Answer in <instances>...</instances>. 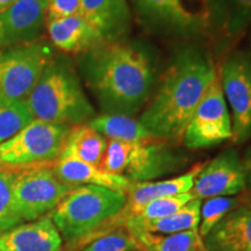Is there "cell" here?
<instances>
[{
  "label": "cell",
  "mask_w": 251,
  "mask_h": 251,
  "mask_svg": "<svg viewBox=\"0 0 251 251\" xmlns=\"http://www.w3.org/2000/svg\"><path fill=\"white\" fill-rule=\"evenodd\" d=\"M78 75L105 114L134 117L156 83L152 52L140 42H101L79 55Z\"/></svg>",
  "instance_id": "cell-1"
},
{
  "label": "cell",
  "mask_w": 251,
  "mask_h": 251,
  "mask_svg": "<svg viewBox=\"0 0 251 251\" xmlns=\"http://www.w3.org/2000/svg\"><path fill=\"white\" fill-rule=\"evenodd\" d=\"M218 70L211 54L197 43H186L175 51L140 122L152 137L181 140L203 94Z\"/></svg>",
  "instance_id": "cell-2"
},
{
  "label": "cell",
  "mask_w": 251,
  "mask_h": 251,
  "mask_svg": "<svg viewBox=\"0 0 251 251\" xmlns=\"http://www.w3.org/2000/svg\"><path fill=\"white\" fill-rule=\"evenodd\" d=\"M26 102L34 119L69 127L87 125L97 115L78 71L63 56H54Z\"/></svg>",
  "instance_id": "cell-3"
},
{
  "label": "cell",
  "mask_w": 251,
  "mask_h": 251,
  "mask_svg": "<svg viewBox=\"0 0 251 251\" xmlns=\"http://www.w3.org/2000/svg\"><path fill=\"white\" fill-rule=\"evenodd\" d=\"M125 202L126 194L94 185H80L72 188L49 215L63 242L79 249L101 233L124 208Z\"/></svg>",
  "instance_id": "cell-4"
},
{
  "label": "cell",
  "mask_w": 251,
  "mask_h": 251,
  "mask_svg": "<svg viewBox=\"0 0 251 251\" xmlns=\"http://www.w3.org/2000/svg\"><path fill=\"white\" fill-rule=\"evenodd\" d=\"M140 23L159 35L198 39L208 33L207 0H130Z\"/></svg>",
  "instance_id": "cell-5"
},
{
  "label": "cell",
  "mask_w": 251,
  "mask_h": 251,
  "mask_svg": "<svg viewBox=\"0 0 251 251\" xmlns=\"http://www.w3.org/2000/svg\"><path fill=\"white\" fill-rule=\"evenodd\" d=\"M52 163L12 166L14 201L23 222L35 221L50 214L75 187L59 179Z\"/></svg>",
  "instance_id": "cell-6"
},
{
  "label": "cell",
  "mask_w": 251,
  "mask_h": 251,
  "mask_svg": "<svg viewBox=\"0 0 251 251\" xmlns=\"http://www.w3.org/2000/svg\"><path fill=\"white\" fill-rule=\"evenodd\" d=\"M54 56L43 37L0 50V99L26 100Z\"/></svg>",
  "instance_id": "cell-7"
},
{
  "label": "cell",
  "mask_w": 251,
  "mask_h": 251,
  "mask_svg": "<svg viewBox=\"0 0 251 251\" xmlns=\"http://www.w3.org/2000/svg\"><path fill=\"white\" fill-rule=\"evenodd\" d=\"M71 127L34 119L12 139L0 144V165L52 163L61 155Z\"/></svg>",
  "instance_id": "cell-8"
},
{
  "label": "cell",
  "mask_w": 251,
  "mask_h": 251,
  "mask_svg": "<svg viewBox=\"0 0 251 251\" xmlns=\"http://www.w3.org/2000/svg\"><path fill=\"white\" fill-rule=\"evenodd\" d=\"M233 124L234 144L251 139V50L228 54L218 70Z\"/></svg>",
  "instance_id": "cell-9"
},
{
  "label": "cell",
  "mask_w": 251,
  "mask_h": 251,
  "mask_svg": "<svg viewBox=\"0 0 251 251\" xmlns=\"http://www.w3.org/2000/svg\"><path fill=\"white\" fill-rule=\"evenodd\" d=\"M233 124L219 74L203 94L184 131L183 143L188 150L211 148L231 140Z\"/></svg>",
  "instance_id": "cell-10"
},
{
  "label": "cell",
  "mask_w": 251,
  "mask_h": 251,
  "mask_svg": "<svg viewBox=\"0 0 251 251\" xmlns=\"http://www.w3.org/2000/svg\"><path fill=\"white\" fill-rule=\"evenodd\" d=\"M188 157L170 141L149 139L130 142L122 176L131 183L152 181L186 168Z\"/></svg>",
  "instance_id": "cell-11"
},
{
  "label": "cell",
  "mask_w": 251,
  "mask_h": 251,
  "mask_svg": "<svg viewBox=\"0 0 251 251\" xmlns=\"http://www.w3.org/2000/svg\"><path fill=\"white\" fill-rule=\"evenodd\" d=\"M247 190L242 157L235 148L220 152L198 172L191 193L196 199L233 197Z\"/></svg>",
  "instance_id": "cell-12"
},
{
  "label": "cell",
  "mask_w": 251,
  "mask_h": 251,
  "mask_svg": "<svg viewBox=\"0 0 251 251\" xmlns=\"http://www.w3.org/2000/svg\"><path fill=\"white\" fill-rule=\"evenodd\" d=\"M48 0H18L0 13V50L26 45L42 37Z\"/></svg>",
  "instance_id": "cell-13"
},
{
  "label": "cell",
  "mask_w": 251,
  "mask_h": 251,
  "mask_svg": "<svg viewBox=\"0 0 251 251\" xmlns=\"http://www.w3.org/2000/svg\"><path fill=\"white\" fill-rule=\"evenodd\" d=\"M79 15L93 27L102 42L127 40L131 28L128 0H81Z\"/></svg>",
  "instance_id": "cell-14"
},
{
  "label": "cell",
  "mask_w": 251,
  "mask_h": 251,
  "mask_svg": "<svg viewBox=\"0 0 251 251\" xmlns=\"http://www.w3.org/2000/svg\"><path fill=\"white\" fill-rule=\"evenodd\" d=\"M208 33L227 47L251 28V0H207Z\"/></svg>",
  "instance_id": "cell-15"
},
{
  "label": "cell",
  "mask_w": 251,
  "mask_h": 251,
  "mask_svg": "<svg viewBox=\"0 0 251 251\" xmlns=\"http://www.w3.org/2000/svg\"><path fill=\"white\" fill-rule=\"evenodd\" d=\"M63 238L50 215L0 234V251H61Z\"/></svg>",
  "instance_id": "cell-16"
},
{
  "label": "cell",
  "mask_w": 251,
  "mask_h": 251,
  "mask_svg": "<svg viewBox=\"0 0 251 251\" xmlns=\"http://www.w3.org/2000/svg\"><path fill=\"white\" fill-rule=\"evenodd\" d=\"M206 251H251V206L229 212L203 237Z\"/></svg>",
  "instance_id": "cell-17"
},
{
  "label": "cell",
  "mask_w": 251,
  "mask_h": 251,
  "mask_svg": "<svg viewBox=\"0 0 251 251\" xmlns=\"http://www.w3.org/2000/svg\"><path fill=\"white\" fill-rule=\"evenodd\" d=\"M52 168L59 179L71 186L94 185L126 194L133 184L124 176L109 174L100 166L81 162L70 156H58L52 163Z\"/></svg>",
  "instance_id": "cell-18"
},
{
  "label": "cell",
  "mask_w": 251,
  "mask_h": 251,
  "mask_svg": "<svg viewBox=\"0 0 251 251\" xmlns=\"http://www.w3.org/2000/svg\"><path fill=\"white\" fill-rule=\"evenodd\" d=\"M46 29L51 45L68 54L80 55L102 42L98 33L80 15L47 21Z\"/></svg>",
  "instance_id": "cell-19"
},
{
  "label": "cell",
  "mask_w": 251,
  "mask_h": 251,
  "mask_svg": "<svg viewBox=\"0 0 251 251\" xmlns=\"http://www.w3.org/2000/svg\"><path fill=\"white\" fill-rule=\"evenodd\" d=\"M202 165H198L186 174L169 178V179H159L152 181H142V183H133L128 192L126 193V202L124 208L119 214L126 215L135 211L141 206L161 199V198L174 197L178 194L191 192L194 179Z\"/></svg>",
  "instance_id": "cell-20"
},
{
  "label": "cell",
  "mask_w": 251,
  "mask_h": 251,
  "mask_svg": "<svg viewBox=\"0 0 251 251\" xmlns=\"http://www.w3.org/2000/svg\"><path fill=\"white\" fill-rule=\"evenodd\" d=\"M201 201L202 200L200 199L191 200L179 211L162 219L147 221L133 218L126 219L121 224V227L128 229L131 234L152 233L161 235H170L198 229L201 215Z\"/></svg>",
  "instance_id": "cell-21"
},
{
  "label": "cell",
  "mask_w": 251,
  "mask_h": 251,
  "mask_svg": "<svg viewBox=\"0 0 251 251\" xmlns=\"http://www.w3.org/2000/svg\"><path fill=\"white\" fill-rule=\"evenodd\" d=\"M107 139L89 125L71 127L59 156H70L89 164L100 166L105 155Z\"/></svg>",
  "instance_id": "cell-22"
},
{
  "label": "cell",
  "mask_w": 251,
  "mask_h": 251,
  "mask_svg": "<svg viewBox=\"0 0 251 251\" xmlns=\"http://www.w3.org/2000/svg\"><path fill=\"white\" fill-rule=\"evenodd\" d=\"M87 125L107 140L140 142V141L155 139L143 127L140 120L127 115L101 113L97 114Z\"/></svg>",
  "instance_id": "cell-23"
},
{
  "label": "cell",
  "mask_w": 251,
  "mask_h": 251,
  "mask_svg": "<svg viewBox=\"0 0 251 251\" xmlns=\"http://www.w3.org/2000/svg\"><path fill=\"white\" fill-rule=\"evenodd\" d=\"M133 235L139 241L141 251H206L198 229L170 235L152 233Z\"/></svg>",
  "instance_id": "cell-24"
},
{
  "label": "cell",
  "mask_w": 251,
  "mask_h": 251,
  "mask_svg": "<svg viewBox=\"0 0 251 251\" xmlns=\"http://www.w3.org/2000/svg\"><path fill=\"white\" fill-rule=\"evenodd\" d=\"M33 120L26 100L0 99V144L12 139Z\"/></svg>",
  "instance_id": "cell-25"
},
{
  "label": "cell",
  "mask_w": 251,
  "mask_h": 251,
  "mask_svg": "<svg viewBox=\"0 0 251 251\" xmlns=\"http://www.w3.org/2000/svg\"><path fill=\"white\" fill-rule=\"evenodd\" d=\"M14 169L0 165V234L23 222L13 194Z\"/></svg>",
  "instance_id": "cell-26"
},
{
  "label": "cell",
  "mask_w": 251,
  "mask_h": 251,
  "mask_svg": "<svg viewBox=\"0 0 251 251\" xmlns=\"http://www.w3.org/2000/svg\"><path fill=\"white\" fill-rule=\"evenodd\" d=\"M78 251H141V247L128 229L120 227L92 238Z\"/></svg>",
  "instance_id": "cell-27"
},
{
  "label": "cell",
  "mask_w": 251,
  "mask_h": 251,
  "mask_svg": "<svg viewBox=\"0 0 251 251\" xmlns=\"http://www.w3.org/2000/svg\"><path fill=\"white\" fill-rule=\"evenodd\" d=\"M240 206V198L215 197L206 199L205 203H201V215H200V224L198 227L200 236L202 238L205 237L220 220Z\"/></svg>",
  "instance_id": "cell-28"
},
{
  "label": "cell",
  "mask_w": 251,
  "mask_h": 251,
  "mask_svg": "<svg viewBox=\"0 0 251 251\" xmlns=\"http://www.w3.org/2000/svg\"><path fill=\"white\" fill-rule=\"evenodd\" d=\"M81 0H48L47 21L79 15Z\"/></svg>",
  "instance_id": "cell-29"
},
{
  "label": "cell",
  "mask_w": 251,
  "mask_h": 251,
  "mask_svg": "<svg viewBox=\"0 0 251 251\" xmlns=\"http://www.w3.org/2000/svg\"><path fill=\"white\" fill-rule=\"evenodd\" d=\"M244 171H246V179H247V190L251 192V144L249 148L246 150L242 157Z\"/></svg>",
  "instance_id": "cell-30"
},
{
  "label": "cell",
  "mask_w": 251,
  "mask_h": 251,
  "mask_svg": "<svg viewBox=\"0 0 251 251\" xmlns=\"http://www.w3.org/2000/svg\"><path fill=\"white\" fill-rule=\"evenodd\" d=\"M18 0H0V13L5 12L6 9L11 7L12 5L15 4Z\"/></svg>",
  "instance_id": "cell-31"
},
{
  "label": "cell",
  "mask_w": 251,
  "mask_h": 251,
  "mask_svg": "<svg viewBox=\"0 0 251 251\" xmlns=\"http://www.w3.org/2000/svg\"><path fill=\"white\" fill-rule=\"evenodd\" d=\"M249 41H250V46H251V28H250V35H249ZM251 50V49H250Z\"/></svg>",
  "instance_id": "cell-32"
}]
</instances>
